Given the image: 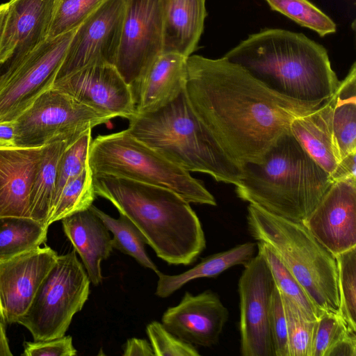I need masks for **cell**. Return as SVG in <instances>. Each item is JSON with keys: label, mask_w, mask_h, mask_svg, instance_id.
<instances>
[{"label": "cell", "mask_w": 356, "mask_h": 356, "mask_svg": "<svg viewBox=\"0 0 356 356\" xmlns=\"http://www.w3.org/2000/svg\"><path fill=\"white\" fill-rule=\"evenodd\" d=\"M104 1L57 0L48 38H54L76 29Z\"/></svg>", "instance_id": "34"}, {"label": "cell", "mask_w": 356, "mask_h": 356, "mask_svg": "<svg viewBox=\"0 0 356 356\" xmlns=\"http://www.w3.org/2000/svg\"><path fill=\"white\" fill-rule=\"evenodd\" d=\"M269 328L275 356H289L286 314L282 296L276 285L270 301Z\"/></svg>", "instance_id": "38"}, {"label": "cell", "mask_w": 356, "mask_h": 356, "mask_svg": "<svg viewBox=\"0 0 356 356\" xmlns=\"http://www.w3.org/2000/svg\"><path fill=\"white\" fill-rule=\"evenodd\" d=\"M257 243L238 245L226 251L210 255L189 270L178 275H166L158 270L156 296L167 298L189 282L199 278L216 277L228 268L245 265L254 255Z\"/></svg>", "instance_id": "25"}, {"label": "cell", "mask_w": 356, "mask_h": 356, "mask_svg": "<svg viewBox=\"0 0 356 356\" xmlns=\"http://www.w3.org/2000/svg\"><path fill=\"white\" fill-rule=\"evenodd\" d=\"M163 0H124L114 66L131 86L163 53Z\"/></svg>", "instance_id": "11"}, {"label": "cell", "mask_w": 356, "mask_h": 356, "mask_svg": "<svg viewBox=\"0 0 356 356\" xmlns=\"http://www.w3.org/2000/svg\"><path fill=\"white\" fill-rule=\"evenodd\" d=\"M48 227L31 218L0 217V261L40 247Z\"/></svg>", "instance_id": "27"}, {"label": "cell", "mask_w": 356, "mask_h": 356, "mask_svg": "<svg viewBox=\"0 0 356 356\" xmlns=\"http://www.w3.org/2000/svg\"><path fill=\"white\" fill-rule=\"evenodd\" d=\"M92 140V129H88L64 152L59 164L53 206L65 184L88 165V152Z\"/></svg>", "instance_id": "35"}, {"label": "cell", "mask_w": 356, "mask_h": 356, "mask_svg": "<svg viewBox=\"0 0 356 356\" xmlns=\"http://www.w3.org/2000/svg\"><path fill=\"white\" fill-rule=\"evenodd\" d=\"M244 267L238 284L241 353L243 356H275L269 328L274 279L258 252Z\"/></svg>", "instance_id": "12"}, {"label": "cell", "mask_w": 356, "mask_h": 356, "mask_svg": "<svg viewBox=\"0 0 356 356\" xmlns=\"http://www.w3.org/2000/svg\"><path fill=\"white\" fill-rule=\"evenodd\" d=\"M76 29L47 39L19 61L0 65V124L14 122L52 87Z\"/></svg>", "instance_id": "9"}, {"label": "cell", "mask_w": 356, "mask_h": 356, "mask_svg": "<svg viewBox=\"0 0 356 356\" xmlns=\"http://www.w3.org/2000/svg\"><path fill=\"white\" fill-rule=\"evenodd\" d=\"M282 296L286 318L289 355L311 356L316 321L307 318L296 305L282 294Z\"/></svg>", "instance_id": "33"}, {"label": "cell", "mask_w": 356, "mask_h": 356, "mask_svg": "<svg viewBox=\"0 0 356 356\" xmlns=\"http://www.w3.org/2000/svg\"><path fill=\"white\" fill-rule=\"evenodd\" d=\"M51 88L111 119L135 115L131 87L113 65H87L56 79Z\"/></svg>", "instance_id": "14"}, {"label": "cell", "mask_w": 356, "mask_h": 356, "mask_svg": "<svg viewBox=\"0 0 356 356\" xmlns=\"http://www.w3.org/2000/svg\"><path fill=\"white\" fill-rule=\"evenodd\" d=\"M13 353L8 345L4 327L0 321V356H11Z\"/></svg>", "instance_id": "43"}, {"label": "cell", "mask_w": 356, "mask_h": 356, "mask_svg": "<svg viewBox=\"0 0 356 356\" xmlns=\"http://www.w3.org/2000/svg\"><path fill=\"white\" fill-rule=\"evenodd\" d=\"M8 2L0 5V42L3 32V29L8 13Z\"/></svg>", "instance_id": "44"}, {"label": "cell", "mask_w": 356, "mask_h": 356, "mask_svg": "<svg viewBox=\"0 0 356 356\" xmlns=\"http://www.w3.org/2000/svg\"><path fill=\"white\" fill-rule=\"evenodd\" d=\"M222 57L275 92L299 102L321 104L340 81L323 46L285 29L251 34Z\"/></svg>", "instance_id": "2"}, {"label": "cell", "mask_w": 356, "mask_h": 356, "mask_svg": "<svg viewBox=\"0 0 356 356\" xmlns=\"http://www.w3.org/2000/svg\"><path fill=\"white\" fill-rule=\"evenodd\" d=\"M349 331L352 330L338 313L323 312L316 321L311 356H325L329 348Z\"/></svg>", "instance_id": "36"}, {"label": "cell", "mask_w": 356, "mask_h": 356, "mask_svg": "<svg viewBox=\"0 0 356 356\" xmlns=\"http://www.w3.org/2000/svg\"><path fill=\"white\" fill-rule=\"evenodd\" d=\"M330 102L331 127L341 161L345 157L356 154L355 63L346 77L339 81Z\"/></svg>", "instance_id": "26"}, {"label": "cell", "mask_w": 356, "mask_h": 356, "mask_svg": "<svg viewBox=\"0 0 356 356\" xmlns=\"http://www.w3.org/2000/svg\"><path fill=\"white\" fill-rule=\"evenodd\" d=\"M185 92L200 121L241 167L261 163L296 118L321 104L283 96L223 57L186 58Z\"/></svg>", "instance_id": "1"}, {"label": "cell", "mask_w": 356, "mask_h": 356, "mask_svg": "<svg viewBox=\"0 0 356 356\" xmlns=\"http://www.w3.org/2000/svg\"><path fill=\"white\" fill-rule=\"evenodd\" d=\"M186 57L162 53L130 87L135 114L156 111L176 99L185 89Z\"/></svg>", "instance_id": "20"}, {"label": "cell", "mask_w": 356, "mask_h": 356, "mask_svg": "<svg viewBox=\"0 0 356 356\" xmlns=\"http://www.w3.org/2000/svg\"><path fill=\"white\" fill-rule=\"evenodd\" d=\"M258 253L266 261L280 293L291 300L309 319L316 321L323 312L313 303L307 293L276 254L265 244L257 242Z\"/></svg>", "instance_id": "29"}, {"label": "cell", "mask_w": 356, "mask_h": 356, "mask_svg": "<svg viewBox=\"0 0 356 356\" xmlns=\"http://www.w3.org/2000/svg\"><path fill=\"white\" fill-rule=\"evenodd\" d=\"M96 195L108 200L138 229L156 256L189 265L206 247L199 218L190 203L165 188L111 175H94Z\"/></svg>", "instance_id": "3"}, {"label": "cell", "mask_w": 356, "mask_h": 356, "mask_svg": "<svg viewBox=\"0 0 356 356\" xmlns=\"http://www.w3.org/2000/svg\"><path fill=\"white\" fill-rule=\"evenodd\" d=\"M95 197L93 174L88 165L78 176L63 187L52 207L47 225L49 227L67 216L89 209Z\"/></svg>", "instance_id": "30"}, {"label": "cell", "mask_w": 356, "mask_h": 356, "mask_svg": "<svg viewBox=\"0 0 356 356\" xmlns=\"http://www.w3.org/2000/svg\"><path fill=\"white\" fill-rule=\"evenodd\" d=\"M228 318L227 309L214 292L193 295L186 291L178 305L165 310L161 323L188 343L211 347L218 342Z\"/></svg>", "instance_id": "17"}, {"label": "cell", "mask_w": 356, "mask_h": 356, "mask_svg": "<svg viewBox=\"0 0 356 356\" xmlns=\"http://www.w3.org/2000/svg\"><path fill=\"white\" fill-rule=\"evenodd\" d=\"M61 221L64 233L79 254L90 283L99 285L103 280L101 263L113 250L108 230L90 208Z\"/></svg>", "instance_id": "21"}, {"label": "cell", "mask_w": 356, "mask_h": 356, "mask_svg": "<svg viewBox=\"0 0 356 356\" xmlns=\"http://www.w3.org/2000/svg\"><path fill=\"white\" fill-rule=\"evenodd\" d=\"M355 333L348 332L329 348L325 356H356Z\"/></svg>", "instance_id": "40"}, {"label": "cell", "mask_w": 356, "mask_h": 356, "mask_svg": "<svg viewBox=\"0 0 356 356\" xmlns=\"http://www.w3.org/2000/svg\"><path fill=\"white\" fill-rule=\"evenodd\" d=\"M81 136L60 137L42 147L29 197L31 218L47 225L53 206L60 159L67 147Z\"/></svg>", "instance_id": "24"}, {"label": "cell", "mask_w": 356, "mask_h": 356, "mask_svg": "<svg viewBox=\"0 0 356 356\" xmlns=\"http://www.w3.org/2000/svg\"><path fill=\"white\" fill-rule=\"evenodd\" d=\"M126 131L178 167L236 185L242 167L224 151L192 109L185 90L173 101L149 113L135 114Z\"/></svg>", "instance_id": "5"}, {"label": "cell", "mask_w": 356, "mask_h": 356, "mask_svg": "<svg viewBox=\"0 0 356 356\" xmlns=\"http://www.w3.org/2000/svg\"><path fill=\"white\" fill-rule=\"evenodd\" d=\"M147 335L156 356H199L196 348L169 332L158 321L149 323Z\"/></svg>", "instance_id": "37"}, {"label": "cell", "mask_w": 356, "mask_h": 356, "mask_svg": "<svg viewBox=\"0 0 356 356\" xmlns=\"http://www.w3.org/2000/svg\"><path fill=\"white\" fill-rule=\"evenodd\" d=\"M40 147L0 148V217H29V197Z\"/></svg>", "instance_id": "19"}, {"label": "cell", "mask_w": 356, "mask_h": 356, "mask_svg": "<svg viewBox=\"0 0 356 356\" xmlns=\"http://www.w3.org/2000/svg\"><path fill=\"white\" fill-rule=\"evenodd\" d=\"M302 223L334 256L356 247V179L334 181Z\"/></svg>", "instance_id": "15"}, {"label": "cell", "mask_w": 356, "mask_h": 356, "mask_svg": "<svg viewBox=\"0 0 356 356\" xmlns=\"http://www.w3.org/2000/svg\"><path fill=\"white\" fill-rule=\"evenodd\" d=\"M250 234L268 246L323 312L339 313L335 257L302 223L253 204L247 208Z\"/></svg>", "instance_id": "6"}, {"label": "cell", "mask_w": 356, "mask_h": 356, "mask_svg": "<svg viewBox=\"0 0 356 356\" xmlns=\"http://www.w3.org/2000/svg\"><path fill=\"white\" fill-rule=\"evenodd\" d=\"M111 119L53 88L14 122L15 145L40 147L63 136H81Z\"/></svg>", "instance_id": "10"}, {"label": "cell", "mask_w": 356, "mask_h": 356, "mask_svg": "<svg viewBox=\"0 0 356 356\" xmlns=\"http://www.w3.org/2000/svg\"><path fill=\"white\" fill-rule=\"evenodd\" d=\"M206 16L205 0H163V53L191 56L203 32Z\"/></svg>", "instance_id": "22"}, {"label": "cell", "mask_w": 356, "mask_h": 356, "mask_svg": "<svg viewBox=\"0 0 356 356\" xmlns=\"http://www.w3.org/2000/svg\"><path fill=\"white\" fill-rule=\"evenodd\" d=\"M76 350L73 346L71 336H62L57 338L25 341L24 343V356H74Z\"/></svg>", "instance_id": "39"}, {"label": "cell", "mask_w": 356, "mask_h": 356, "mask_svg": "<svg viewBox=\"0 0 356 356\" xmlns=\"http://www.w3.org/2000/svg\"><path fill=\"white\" fill-rule=\"evenodd\" d=\"M90 281L75 250L58 255L29 307L17 321L33 341L64 336L88 298Z\"/></svg>", "instance_id": "8"}, {"label": "cell", "mask_w": 356, "mask_h": 356, "mask_svg": "<svg viewBox=\"0 0 356 356\" xmlns=\"http://www.w3.org/2000/svg\"><path fill=\"white\" fill-rule=\"evenodd\" d=\"M335 257L337 266L339 314L356 332V247Z\"/></svg>", "instance_id": "31"}, {"label": "cell", "mask_w": 356, "mask_h": 356, "mask_svg": "<svg viewBox=\"0 0 356 356\" xmlns=\"http://www.w3.org/2000/svg\"><path fill=\"white\" fill-rule=\"evenodd\" d=\"M272 10L293 20L320 36L336 32L334 21L308 0H265Z\"/></svg>", "instance_id": "32"}, {"label": "cell", "mask_w": 356, "mask_h": 356, "mask_svg": "<svg viewBox=\"0 0 356 356\" xmlns=\"http://www.w3.org/2000/svg\"><path fill=\"white\" fill-rule=\"evenodd\" d=\"M237 196L270 213L302 222L333 183L289 131L282 135L261 163L242 166Z\"/></svg>", "instance_id": "4"}, {"label": "cell", "mask_w": 356, "mask_h": 356, "mask_svg": "<svg viewBox=\"0 0 356 356\" xmlns=\"http://www.w3.org/2000/svg\"><path fill=\"white\" fill-rule=\"evenodd\" d=\"M57 257L45 245L0 261V318L3 323H17L25 314Z\"/></svg>", "instance_id": "16"}, {"label": "cell", "mask_w": 356, "mask_h": 356, "mask_svg": "<svg viewBox=\"0 0 356 356\" xmlns=\"http://www.w3.org/2000/svg\"><path fill=\"white\" fill-rule=\"evenodd\" d=\"M88 163L94 175H111L165 188L189 203L217 204L202 181L126 129L92 139Z\"/></svg>", "instance_id": "7"}, {"label": "cell", "mask_w": 356, "mask_h": 356, "mask_svg": "<svg viewBox=\"0 0 356 356\" xmlns=\"http://www.w3.org/2000/svg\"><path fill=\"white\" fill-rule=\"evenodd\" d=\"M290 132L333 179L341 158L331 127L330 98L315 110L295 118L290 124Z\"/></svg>", "instance_id": "23"}, {"label": "cell", "mask_w": 356, "mask_h": 356, "mask_svg": "<svg viewBox=\"0 0 356 356\" xmlns=\"http://www.w3.org/2000/svg\"><path fill=\"white\" fill-rule=\"evenodd\" d=\"M15 147L14 123L0 124V148Z\"/></svg>", "instance_id": "42"}, {"label": "cell", "mask_w": 356, "mask_h": 356, "mask_svg": "<svg viewBox=\"0 0 356 356\" xmlns=\"http://www.w3.org/2000/svg\"><path fill=\"white\" fill-rule=\"evenodd\" d=\"M57 0H10L0 65L22 60L47 38Z\"/></svg>", "instance_id": "18"}, {"label": "cell", "mask_w": 356, "mask_h": 356, "mask_svg": "<svg viewBox=\"0 0 356 356\" xmlns=\"http://www.w3.org/2000/svg\"><path fill=\"white\" fill-rule=\"evenodd\" d=\"M102 220L113 237L111 238L113 248L133 257L138 264L155 273L159 270L147 254L145 245L146 242L138 229L126 216L120 214L113 218L94 205L90 207Z\"/></svg>", "instance_id": "28"}, {"label": "cell", "mask_w": 356, "mask_h": 356, "mask_svg": "<svg viewBox=\"0 0 356 356\" xmlns=\"http://www.w3.org/2000/svg\"><path fill=\"white\" fill-rule=\"evenodd\" d=\"M124 0H105L75 31L56 79L90 65H114Z\"/></svg>", "instance_id": "13"}, {"label": "cell", "mask_w": 356, "mask_h": 356, "mask_svg": "<svg viewBox=\"0 0 356 356\" xmlns=\"http://www.w3.org/2000/svg\"><path fill=\"white\" fill-rule=\"evenodd\" d=\"M122 355L124 356H153L154 353L150 343L147 340L131 338L124 343Z\"/></svg>", "instance_id": "41"}]
</instances>
